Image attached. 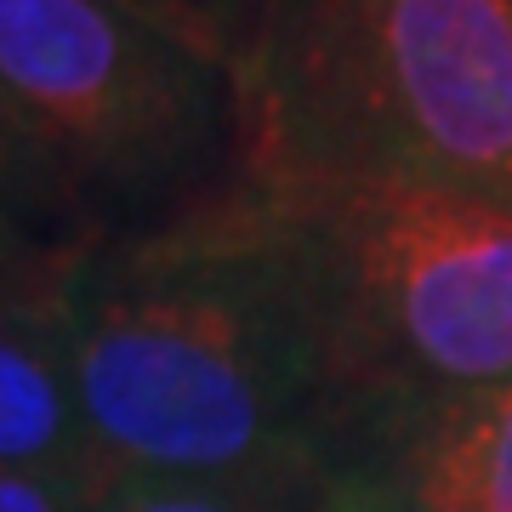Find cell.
I'll use <instances>...</instances> for the list:
<instances>
[{
  "label": "cell",
  "instance_id": "6da1fadb",
  "mask_svg": "<svg viewBox=\"0 0 512 512\" xmlns=\"http://www.w3.org/2000/svg\"><path fill=\"white\" fill-rule=\"evenodd\" d=\"M63 330L86 484L302 490L353 439L308 291L245 183L160 234L92 245L63 279Z\"/></svg>",
  "mask_w": 512,
  "mask_h": 512
},
{
  "label": "cell",
  "instance_id": "7a4b0ae2",
  "mask_svg": "<svg viewBox=\"0 0 512 512\" xmlns=\"http://www.w3.org/2000/svg\"><path fill=\"white\" fill-rule=\"evenodd\" d=\"M239 183L421 177L512 205V0H256Z\"/></svg>",
  "mask_w": 512,
  "mask_h": 512
},
{
  "label": "cell",
  "instance_id": "3957f363",
  "mask_svg": "<svg viewBox=\"0 0 512 512\" xmlns=\"http://www.w3.org/2000/svg\"><path fill=\"white\" fill-rule=\"evenodd\" d=\"M308 291L353 433L512 382V205L421 177L245 183Z\"/></svg>",
  "mask_w": 512,
  "mask_h": 512
},
{
  "label": "cell",
  "instance_id": "277c9868",
  "mask_svg": "<svg viewBox=\"0 0 512 512\" xmlns=\"http://www.w3.org/2000/svg\"><path fill=\"white\" fill-rule=\"evenodd\" d=\"M0 114L92 245L239 183V86L131 0H0Z\"/></svg>",
  "mask_w": 512,
  "mask_h": 512
},
{
  "label": "cell",
  "instance_id": "5b68a950",
  "mask_svg": "<svg viewBox=\"0 0 512 512\" xmlns=\"http://www.w3.org/2000/svg\"><path fill=\"white\" fill-rule=\"evenodd\" d=\"M342 450H359L410 512H512V382L365 416Z\"/></svg>",
  "mask_w": 512,
  "mask_h": 512
},
{
  "label": "cell",
  "instance_id": "8992f818",
  "mask_svg": "<svg viewBox=\"0 0 512 512\" xmlns=\"http://www.w3.org/2000/svg\"><path fill=\"white\" fill-rule=\"evenodd\" d=\"M74 262L0 285V473L86 484V433L63 330V279Z\"/></svg>",
  "mask_w": 512,
  "mask_h": 512
},
{
  "label": "cell",
  "instance_id": "52a82bcc",
  "mask_svg": "<svg viewBox=\"0 0 512 512\" xmlns=\"http://www.w3.org/2000/svg\"><path fill=\"white\" fill-rule=\"evenodd\" d=\"M313 490H251V484H194V478H97L86 484L92 512H313Z\"/></svg>",
  "mask_w": 512,
  "mask_h": 512
},
{
  "label": "cell",
  "instance_id": "ba28073f",
  "mask_svg": "<svg viewBox=\"0 0 512 512\" xmlns=\"http://www.w3.org/2000/svg\"><path fill=\"white\" fill-rule=\"evenodd\" d=\"M131 6L165 23L171 35H183L194 52L217 57L228 74H239V63L251 52L256 0H131Z\"/></svg>",
  "mask_w": 512,
  "mask_h": 512
},
{
  "label": "cell",
  "instance_id": "9c48e42d",
  "mask_svg": "<svg viewBox=\"0 0 512 512\" xmlns=\"http://www.w3.org/2000/svg\"><path fill=\"white\" fill-rule=\"evenodd\" d=\"M0 205H12L18 217H29L35 228L69 239V245H92V239L69 222V211L57 205V194L46 188V177H40V165L29 160V148L18 143V131L6 126V114H0Z\"/></svg>",
  "mask_w": 512,
  "mask_h": 512
},
{
  "label": "cell",
  "instance_id": "30bf717a",
  "mask_svg": "<svg viewBox=\"0 0 512 512\" xmlns=\"http://www.w3.org/2000/svg\"><path fill=\"white\" fill-rule=\"evenodd\" d=\"M313 512H410V507L359 450H336L319 490H313Z\"/></svg>",
  "mask_w": 512,
  "mask_h": 512
},
{
  "label": "cell",
  "instance_id": "8fae6325",
  "mask_svg": "<svg viewBox=\"0 0 512 512\" xmlns=\"http://www.w3.org/2000/svg\"><path fill=\"white\" fill-rule=\"evenodd\" d=\"M80 251H92V245H69V239L46 234L35 228L29 217H18L12 205H0V285H18V279H40L74 262Z\"/></svg>",
  "mask_w": 512,
  "mask_h": 512
},
{
  "label": "cell",
  "instance_id": "7c38bea8",
  "mask_svg": "<svg viewBox=\"0 0 512 512\" xmlns=\"http://www.w3.org/2000/svg\"><path fill=\"white\" fill-rule=\"evenodd\" d=\"M0 512H92L80 484L46 473H0Z\"/></svg>",
  "mask_w": 512,
  "mask_h": 512
}]
</instances>
